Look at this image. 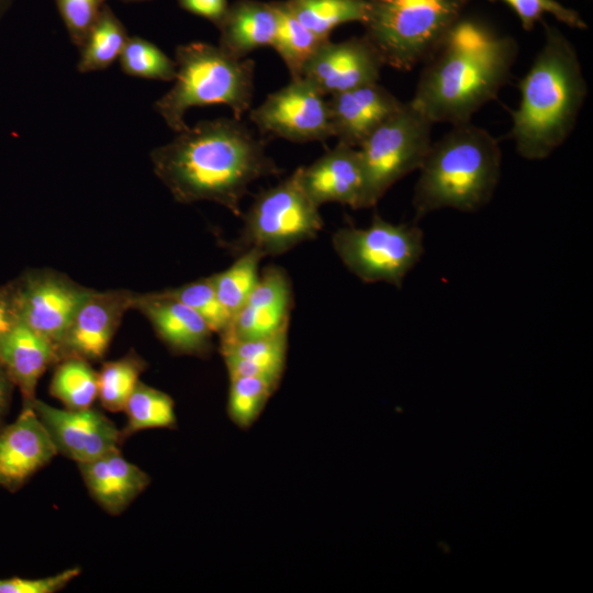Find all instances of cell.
<instances>
[{
    "label": "cell",
    "instance_id": "obj_1",
    "mask_svg": "<svg viewBox=\"0 0 593 593\" xmlns=\"http://www.w3.org/2000/svg\"><path fill=\"white\" fill-rule=\"evenodd\" d=\"M265 144L242 119L202 120L154 148L150 160L176 201H211L240 216L249 186L280 172Z\"/></svg>",
    "mask_w": 593,
    "mask_h": 593
},
{
    "label": "cell",
    "instance_id": "obj_2",
    "mask_svg": "<svg viewBox=\"0 0 593 593\" xmlns=\"http://www.w3.org/2000/svg\"><path fill=\"white\" fill-rule=\"evenodd\" d=\"M517 55L512 36L461 16L425 61L409 103L433 124L469 123L510 80Z\"/></svg>",
    "mask_w": 593,
    "mask_h": 593
},
{
    "label": "cell",
    "instance_id": "obj_3",
    "mask_svg": "<svg viewBox=\"0 0 593 593\" xmlns=\"http://www.w3.org/2000/svg\"><path fill=\"white\" fill-rule=\"evenodd\" d=\"M545 41L521 79V99L511 112V137L519 156L541 160L573 131L588 85L573 44L557 27L545 24Z\"/></svg>",
    "mask_w": 593,
    "mask_h": 593
},
{
    "label": "cell",
    "instance_id": "obj_4",
    "mask_svg": "<svg viewBox=\"0 0 593 593\" xmlns=\"http://www.w3.org/2000/svg\"><path fill=\"white\" fill-rule=\"evenodd\" d=\"M497 139L470 122L432 143L418 169L412 204L415 221L441 209L475 212L492 199L501 177Z\"/></svg>",
    "mask_w": 593,
    "mask_h": 593
},
{
    "label": "cell",
    "instance_id": "obj_5",
    "mask_svg": "<svg viewBox=\"0 0 593 593\" xmlns=\"http://www.w3.org/2000/svg\"><path fill=\"white\" fill-rule=\"evenodd\" d=\"M176 77L154 110L175 133L188 127L187 111L193 107L227 105L236 119L250 110L255 61L235 58L220 46L191 42L177 46Z\"/></svg>",
    "mask_w": 593,
    "mask_h": 593
},
{
    "label": "cell",
    "instance_id": "obj_6",
    "mask_svg": "<svg viewBox=\"0 0 593 593\" xmlns=\"http://www.w3.org/2000/svg\"><path fill=\"white\" fill-rule=\"evenodd\" d=\"M470 0H367L365 36L384 66L409 71L426 61Z\"/></svg>",
    "mask_w": 593,
    "mask_h": 593
},
{
    "label": "cell",
    "instance_id": "obj_7",
    "mask_svg": "<svg viewBox=\"0 0 593 593\" xmlns=\"http://www.w3.org/2000/svg\"><path fill=\"white\" fill-rule=\"evenodd\" d=\"M432 126L407 102L362 141L357 147L363 178L360 209L374 206L393 184L421 168Z\"/></svg>",
    "mask_w": 593,
    "mask_h": 593
},
{
    "label": "cell",
    "instance_id": "obj_8",
    "mask_svg": "<svg viewBox=\"0 0 593 593\" xmlns=\"http://www.w3.org/2000/svg\"><path fill=\"white\" fill-rule=\"evenodd\" d=\"M332 245L346 268L366 283L401 288L424 254V233L416 224H393L376 214L367 227L344 226Z\"/></svg>",
    "mask_w": 593,
    "mask_h": 593
},
{
    "label": "cell",
    "instance_id": "obj_9",
    "mask_svg": "<svg viewBox=\"0 0 593 593\" xmlns=\"http://www.w3.org/2000/svg\"><path fill=\"white\" fill-rule=\"evenodd\" d=\"M318 209L294 171L257 194L244 215V227L235 246L240 251L256 248L265 256L283 254L317 236L323 228Z\"/></svg>",
    "mask_w": 593,
    "mask_h": 593
},
{
    "label": "cell",
    "instance_id": "obj_10",
    "mask_svg": "<svg viewBox=\"0 0 593 593\" xmlns=\"http://www.w3.org/2000/svg\"><path fill=\"white\" fill-rule=\"evenodd\" d=\"M14 281L21 323L58 351L75 314L94 290L48 269L26 270Z\"/></svg>",
    "mask_w": 593,
    "mask_h": 593
},
{
    "label": "cell",
    "instance_id": "obj_11",
    "mask_svg": "<svg viewBox=\"0 0 593 593\" xmlns=\"http://www.w3.org/2000/svg\"><path fill=\"white\" fill-rule=\"evenodd\" d=\"M249 120L264 135L293 143L322 142L333 137L325 96L306 78H291L289 83L269 93L249 110Z\"/></svg>",
    "mask_w": 593,
    "mask_h": 593
},
{
    "label": "cell",
    "instance_id": "obj_12",
    "mask_svg": "<svg viewBox=\"0 0 593 593\" xmlns=\"http://www.w3.org/2000/svg\"><path fill=\"white\" fill-rule=\"evenodd\" d=\"M31 404L57 452L78 463L93 460L119 448L123 439L121 430L113 422L92 407L57 409L38 399Z\"/></svg>",
    "mask_w": 593,
    "mask_h": 593
},
{
    "label": "cell",
    "instance_id": "obj_13",
    "mask_svg": "<svg viewBox=\"0 0 593 593\" xmlns=\"http://www.w3.org/2000/svg\"><path fill=\"white\" fill-rule=\"evenodd\" d=\"M384 66L380 55L365 36L342 42H324L304 67L302 77L324 96L378 82Z\"/></svg>",
    "mask_w": 593,
    "mask_h": 593
},
{
    "label": "cell",
    "instance_id": "obj_14",
    "mask_svg": "<svg viewBox=\"0 0 593 593\" xmlns=\"http://www.w3.org/2000/svg\"><path fill=\"white\" fill-rule=\"evenodd\" d=\"M135 293L125 290L93 291L75 314L58 348L60 360L77 357L97 361L104 357Z\"/></svg>",
    "mask_w": 593,
    "mask_h": 593
},
{
    "label": "cell",
    "instance_id": "obj_15",
    "mask_svg": "<svg viewBox=\"0 0 593 593\" xmlns=\"http://www.w3.org/2000/svg\"><path fill=\"white\" fill-rule=\"evenodd\" d=\"M57 449L31 403L0 427V485L14 492L56 455Z\"/></svg>",
    "mask_w": 593,
    "mask_h": 593
},
{
    "label": "cell",
    "instance_id": "obj_16",
    "mask_svg": "<svg viewBox=\"0 0 593 593\" xmlns=\"http://www.w3.org/2000/svg\"><path fill=\"white\" fill-rule=\"evenodd\" d=\"M292 290L287 273L268 266L220 339H253L289 328Z\"/></svg>",
    "mask_w": 593,
    "mask_h": 593
},
{
    "label": "cell",
    "instance_id": "obj_17",
    "mask_svg": "<svg viewBox=\"0 0 593 593\" xmlns=\"http://www.w3.org/2000/svg\"><path fill=\"white\" fill-rule=\"evenodd\" d=\"M133 309L152 324L157 336L175 354L206 357L213 349V331L192 309L165 291L135 293Z\"/></svg>",
    "mask_w": 593,
    "mask_h": 593
},
{
    "label": "cell",
    "instance_id": "obj_18",
    "mask_svg": "<svg viewBox=\"0 0 593 593\" xmlns=\"http://www.w3.org/2000/svg\"><path fill=\"white\" fill-rule=\"evenodd\" d=\"M327 104L333 137L337 143L357 148L404 103L372 82L329 96Z\"/></svg>",
    "mask_w": 593,
    "mask_h": 593
},
{
    "label": "cell",
    "instance_id": "obj_19",
    "mask_svg": "<svg viewBox=\"0 0 593 593\" xmlns=\"http://www.w3.org/2000/svg\"><path fill=\"white\" fill-rule=\"evenodd\" d=\"M295 171L302 189L317 206L337 202L360 209L363 178L357 148L337 143L314 163Z\"/></svg>",
    "mask_w": 593,
    "mask_h": 593
},
{
    "label": "cell",
    "instance_id": "obj_20",
    "mask_svg": "<svg viewBox=\"0 0 593 593\" xmlns=\"http://www.w3.org/2000/svg\"><path fill=\"white\" fill-rule=\"evenodd\" d=\"M78 465L92 497L112 515L123 512L150 481L148 474L127 461L119 448Z\"/></svg>",
    "mask_w": 593,
    "mask_h": 593
},
{
    "label": "cell",
    "instance_id": "obj_21",
    "mask_svg": "<svg viewBox=\"0 0 593 593\" xmlns=\"http://www.w3.org/2000/svg\"><path fill=\"white\" fill-rule=\"evenodd\" d=\"M60 360L56 347L24 324H18L0 342V362L23 403H32L38 380L47 368Z\"/></svg>",
    "mask_w": 593,
    "mask_h": 593
},
{
    "label": "cell",
    "instance_id": "obj_22",
    "mask_svg": "<svg viewBox=\"0 0 593 593\" xmlns=\"http://www.w3.org/2000/svg\"><path fill=\"white\" fill-rule=\"evenodd\" d=\"M278 18L273 2L237 0L217 25L219 46L228 55L242 59L261 46H271Z\"/></svg>",
    "mask_w": 593,
    "mask_h": 593
},
{
    "label": "cell",
    "instance_id": "obj_23",
    "mask_svg": "<svg viewBox=\"0 0 593 593\" xmlns=\"http://www.w3.org/2000/svg\"><path fill=\"white\" fill-rule=\"evenodd\" d=\"M288 329L253 339H222L220 350L228 377H265L280 382L287 360Z\"/></svg>",
    "mask_w": 593,
    "mask_h": 593
},
{
    "label": "cell",
    "instance_id": "obj_24",
    "mask_svg": "<svg viewBox=\"0 0 593 593\" xmlns=\"http://www.w3.org/2000/svg\"><path fill=\"white\" fill-rule=\"evenodd\" d=\"M128 37L123 23L105 4L79 47L78 71L87 74L109 68L119 59Z\"/></svg>",
    "mask_w": 593,
    "mask_h": 593
},
{
    "label": "cell",
    "instance_id": "obj_25",
    "mask_svg": "<svg viewBox=\"0 0 593 593\" xmlns=\"http://www.w3.org/2000/svg\"><path fill=\"white\" fill-rule=\"evenodd\" d=\"M278 24L271 46L283 60L290 77H302L310 58L328 41L306 29L288 9L284 1L273 2Z\"/></svg>",
    "mask_w": 593,
    "mask_h": 593
},
{
    "label": "cell",
    "instance_id": "obj_26",
    "mask_svg": "<svg viewBox=\"0 0 593 593\" xmlns=\"http://www.w3.org/2000/svg\"><path fill=\"white\" fill-rule=\"evenodd\" d=\"M291 13L311 32L329 38L332 31L345 23L362 22L367 0H287Z\"/></svg>",
    "mask_w": 593,
    "mask_h": 593
},
{
    "label": "cell",
    "instance_id": "obj_27",
    "mask_svg": "<svg viewBox=\"0 0 593 593\" xmlns=\"http://www.w3.org/2000/svg\"><path fill=\"white\" fill-rule=\"evenodd\" d=\"M265 255L256 248L243 250L225 270L210 276L216 296L232 317L242 309L256 287L258 267Z\"/></svg>",
    "mask_w": 593,
    "mask_h": 593
},
{
    "label": "cell",
    "instance_id": "obj_28",
    "mask_svg": "<svg viewBox=\"0 0 593 593\" xmlns=\"http://www.w3.org/2000/svg\"><path fill=\"white\" fill-rule=\"evenodd\" d=\"M49 393L66 409L91 407L98 398V372L88 360L67 357L57 362L49 384Z\"/></svg>",
    "mask_w": 593,
    "mask_h": 593
},
{
    "label": "cell",
    "instance_id": "obj_29",
    "mask_svg": "<svg viewBox=\"0 0 593 593\" xmlns=\"http://www.w3.org/2000/svg\"><path fill=\"white\" fill-rule=\"evenodd\" d=\"M127 422L122 438L149 428H172L177 418L175 402L165 392L138 381L127 399L124 410Z\"/></svg>",
    "mask_w": 593,
    "mask_h": 593
},
{
    "label": "cell",
    "instance_id": "obj_30",
    "mask_svg": "<svg viewBox=\"0 0 593 593\" xmlns=\"http://www.w3.org/2000/svg\"><path fill=\"white\" fill-rule=\"evenodd\" d=\"M279 381L265 377L230 378L227 415L240 429H248L259 418L279 387Z\"/></svg>",
    "mask_w": 593,
    "mask_h": 593
},
{
    "label": "cell",
    "instance_id": "obj_31",
    "mask_svg": "<svg viewBox=\"0 0 593 593\" xmlns=\"http://www.w3.org/2000/svg\"><path fill=\"white\" fill-rule=\"evenodd\" d=\"M146 362L135 353L103 363L98 372V398L110 412H121L136 384Z\"/></svg>",
    "mask_w": 593,
    "mask_h": 593
},
{
    "label": "cell",
    "instance_id": "obj_32",
    "mask_svg": "<svg viewBox=\"0 0 593 593\" xmlns=\"http://www.w3.org/2000/svg\"><path fill=\"white\" fill-rule=\"evenodd\" d=\"M122 71L131 77L172 81L176 77L175 59L150 41L130 36L119 57Z\"/></svg>",
    "mask_w": 593,
    "mask_h": 593
},
{
    "label": "cell",
    "instance_id": "obj_33",
    "mask_svg": "<svg viewBox=\"0 0 593 593\" xmlns=\"http://www.w3.org/2000/svg\"><path fill=\"white\" fill-rule=\"evenodd\" d=\"M164 291L197 312L213 333L220 335L228 326L231 316L219 301L209 277Z\"/></svg>",
    "mask_w": 593,
    "mask_h": 593
},
{
    "label": "cell",
    "instance_id": "obj_34",
    "mask_svg": "<svg viewBox=\"0 0 593 593\" xmlns=\"http://www.w3.org/2000/svg\"><path fill=\"white\" fill-rule=\"evenodd\" d=\"M496 1V0H489ZM510 5L518 16L523 29L532 31L535 23L542 20L546 13L555 16L559 22L574 29L588 27L578 11L567 8L557 0H502Z\"/></svg>",
    "mask_w": 593,
    "mask_h": 593
},
{
    "label": "cell",
    "instance_id": "obj_35",
    "mask_svg": "<svg viewBox=\"0 0 593 593\" xmlns=\"http://www.w3.org/2000/svg\"><path fill=\"white\" fill-rule=\"evenodd\" d=\"M68 35L78 48L108 0H55Z\"/></svg>",
    "mask_w": 593,
    "mask_h": 593
},
{
    "label": "cell",
    "instance_id": "obj_36",
    "mask_svg": "<svg viewBox=\"0 0 593 593\" xmlns=\"http://www.w3.org/2000/svg\"><path fill=\"white\" fill-rule=\"evenodd\" d=\"M79 573L80 569L75 567L40 579L19 577L0 579V593H55L64 589Z\"/></svg>",
    "mask_w": 593,
    "mask_h": 593
},
{
    "label": "cell",
    "instance_id": "obj_37",
    "mask_svg": "<svg viewBox=\"0 0 593 593\" xmlns=\"http://www.w3.org/2000/svg\"><path fill=\"white\" fill-rule=\"evenodd\" d=\"M20 323L16 286L13 279L0 286V342Z\"/></svg>",
    "mask_w": 593,
    "mask_h": 593
},
{
    "label": "cell",
    "instance_id": "obj_38",
    "mask_svg": "<svg viewBox=\"0 0 593 593\" xmlns=\"http://www.w3.org/2000/svg\"><path fill=\"white\" fill-rule=\"evenodd\" d=\"M178 3L183 10L209 20L216 27L230 5L227 0H178Z\"/></svg>",
    "mask_w": 593,
    "mask_h": 593
},
{
    "label": "cell",
    "instance_id": "obj_39",
    "mask_svg": "<svg viewBox=\"0 0 593 593\" xmlns=\"http://www.w3.org/2000/svg\"><path fill=\"white\" fill-rule=\"evenodd\" d=\"M13 389L14 384L0 362V426L9 411Z\"/></svg>",
    "mask_w": 593,
    "mask_h": 593
},
{
    "label": "cell",
    "instance_id": "obj_40",
    "mask_svg": "<svg viewBox=\"0 0 593 593\" xmlns=\"http://www.w3.org/2000/svg\"><path fill=\"white\" fill-rule=\"evenodd\" d=\"M14 0H0V22L12 7Z\"/></svg>",
    "mask_w": 593,
    "mask_h": 593
},
{
    "label": "cell",
    "instance_id": "obj_41",
    "mask_svg": "<svg viewBox=\"0 0 593 593\" xmlns=\"http://www.w3.org/2000/svg\"><path fill=\"white\" fill-rule=\"evenodd\" d=\"M123 2H142V1H147V0H121Z\"/></svg>",
    "mask_w": 593,
    "mask_h": 593
},
{
    "label": "cell",
    "instance_id": "obj_42",
    "mask_svg": "<svg viewBox=\"0 0 593 593\" xmlns=\"http://www.w3.org/2000/svg\"><path fill=\"white\" fill-rule=\"evenodd\" d=\"M1 427V426H0Z\"/></svg>",
    "mask_w": 593,
    "mask_h": 593
}]
</instances>
